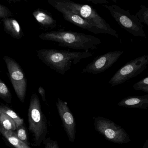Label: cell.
Returning <instances> with one entry per match:
<instances>
[{"label": "cell", "instance_id": "25", "mask_svg": "<svg viewBox=\"0 0 148 148\" xmlns=\"http://www.w3.org/2000/svg\"><path fill=\"white\" fill-rule=\"evenodd\" d=\"M39 93L41 96L42 100L44 102H46V92L44 88L42 86H40L38 90Z\"/></svg>", "mask_w": 148, "mask_h": 148}, {"label": "cell", "instance_id": "18", "mask_svg": "<svg viewBox=\"0 0 148 148\" xmlns=\"http://www.w3.org/2000/svg\"><path fill=\"white\" fill-rule=\"evenodd\" d=\"M0 98L8 103H12V95L8 86L0 78Z\"/></svg>", "mask_w": 148, "mask_h": 148}, {"label": "cell", "instance_id": "24", "mask_svg": "<svg viewBox=\"0 0 148 148\" xmlns=\"http://www.w3.org/2000/svg\"><path fill=\"white\" fill-rule=\"evenodd\" d=\"M87 1L92 2L95 5H107L109 4V1L107 0H87Z\"/></svg>", "mask_w": 148, "mask_h": 148}, {"label": "cell", "instance_id": "4", "mask_svg": "<svg viewBox=\"0 0 148 148\" xmlns=\"http://www.w3.org/2000/svg\"><path fill=\"white\" fill-rule=\"evenodd\" d=\"M29 131L33 137V146H40L47 133L46 119L42 111L40 101L36 93L31 97L28 111Z\"/></svg>", "mask_w": 148, "mask_h": 148}, {"label": "cell", "instance_id": "2", "mask_svg": "<svg viewBox=\"0 0 148 148\" xmlns=\"http://www.w3.org/2000/svg\"><path fill=\"white\" fill-rule=\"evenodd\" d=\"M89 52L70 51L54 49H42L37 51L40 60L52 70L64 75L73 64L92 56Z\"/></svg>", "mask_w": 148, "mask_h": 148}, {"label": "cell", "instance_id": "20", "mask_svg": "<svg viewBox=\"0 0 148 148\" xmlns=\"http://www.w3.org/2000/svg\"><path fill=\"white\" fill-rule=\"evenodd\" d=\"M15 133L17 137L20 140H21L22 142L27 145H29L28 135L25 126L24 124L17 128L16 130L15 131Z\"/></svg>", "mask_w": 148, "mask_h": 148}, {"label": "cell", "instance_id": "9", "mask_svg": "<svg viewBox=\"0 0 148 148\" xmlns=\"http://www.w3.org/2000/svg\"><path fill=\"white\" fill-rule=\"evenodd\" d=\"M123 51H110L97 56L83 69L84 73L97 74L111 67L123 53Z\"/></svg>", "mask_w": 148, "mask_h": 148}, {"label": "cell", "instance_id": "22", "mask_svg": "<svg viewBox=\"0 0 148 148\" xmlns=\"http://www.w3.org/2000/svg\"><path fill=\"white\" fill-rule=\"evenodd\" d=\"M13 14L11 10L0 3V21L6 18H11Z\"/></svg>", "mask_w": 148, "mask_h": 148}, {"label": "cell", "instance_id": "17", "mask_svg": "<svg viewBox=\"0 0 148 148\" xmlns=\"http://www.w3.org/2000/svg\"><path fill=\"white\" fill-rule=\"evenodd\" d=\"M0 125L7 130L15 132L17 129L14 121L6 114L0 112Z\"/></svg>", "mask_w": 148, "mask_h": 148}, {"label": "cell", "instance_id": "5", "mask_svg": "<svg viewBox=\"0 0 148 148\" xmlns=\"http://www.w3.org/2000/svg\"><path fill=\"white\" fill-rule=\"evenodd\" d=\"M107 9L112 17L123 29L134 37L146 38L144 26L135 16L130 13L129 10H125L115 5H103Z\"/></svg>", "mask_w": 148, "mask_h": 148}, {"label": "cell", "instance_id": "26", "mask_svg": "<svg viewBox=\"0 0 148 148\" xmlns=\"http://www.w3.org/2000/svg\"><path fill=\"white\" fill-rule=\"evenodd\" d=\"M143 148H148V139H147L145 141V143L143 146Z\"/></svg>", "mask_w": 148, "mask_h": 148}, {"label": "cell", "instance_id": "7", "mask_svg": "<svg viewBox=\"0 0 148 148\" xmlns=\"http://www.w3.org/2000/svg\"><path fill=\"white\" fill-rule=\"evenodd\" d=\"M148 55H143L126 63L113 75L109 80L112 86L123 84L142 73L147 68Z\"/></svg>", "mask_w": 148, "mask_h": 148}, {"label": "cell", "instance_id": "16", "mask_svg": "<svg viewBox=\"0 0 148 148\" xmlns=\"http://www.w3.org/2000/svg\"><path fill=\"white\" fill-rule=\"evenodd\" d=\"M0 112L5 113L11 117L15 122L17 128L24 124L23 119L21 118L15 112L7 106L2 104L0 105Z\"/></svg>", "mask_w": 148, "mask_h": 148}, {"label": "cell", "instance_id": "3", "mask_svg": "<svg viewBox=\"0 0 148 148\" xmlns=\"http://www.w3.org/2000/svg\"><path fill=\"white\" fill-rule=\"evenodd\" d=\"M47 1L50 5L59 6L77 14L103 31L105 34H110L118 38L117 32L112 28L106 21L99 15L97 10L91 6L76 3L70 0H48Z\"/></svg>", "mask_w": 148, "mask_h": 148}, {"label": "cell", "instance_id": "1", "mask_svg": "<svg viewBox=\"0 0 148 148\" xmlns=\"http://www.w3.org/2000/svg\"><path fill=\"white\" fill-rule=\"evenodd\" d=\"M39 38L42 40L58 43L61 47L86 52L98 49L102 42L100 39L92 35L62 30L42 33Z\"/></svg>", "mask_w": 148, "mask_h": 148}, {"label": "cell", "instance_id": "15", "mask_svg": "<svg viewBox=\"0 0 148 148\" xmlns=\"http://www.w3.org/2000/svg\"><path fill=\"white\" fill-rule=\"evenodd\" d=\"M0 132L8 142L15 148H31L30 146L20 140L15 132L7 130L0 125Z\"/></svg>", "mask_w": 148, "mask_h": 148}, {"label": "cell", "instance_id": "14", "mask_svg": "<svg viewBox=\"0 0 148 148\" xmlns=\"http://www.w3.org/2000/svg\"><path fill=\"white\" fill-rule=\"evenodd\" d=\"M5 32L14 38L21 39L24 36L22 27L18 21L12 18H6L2 20Z\"/></svg>", "mask_w": 148, "mask_h": 148}, {"label": "cell", "instance_id": "23", "mask_svg": "<svg viewBox=\"0 0 148 148\" xmlns=\"http://www.w3.org/2000/svg\"><path fill=\"white\" fill-rule=\"evenodd\" d=\"M43 143L45 144V148H59L57 141L52 140L51 138H46Z\"/></svg>", "mask_w": 148, "mask_h": 148}, {"label": "cell", "instance_id": "8", "mask_svg": "<svg viewBox=\"0 0 148 148\" xmlns=\"http://www.w3.org/2000/svg\"><path fill=\"white\" fill-rule=\"evenodd\" d=\"M6 64L10 81L18 98L22 103L25 102L27 80L23 69L12 58L5 56L3 58Z\"/></svg>", "mask_w": 148, "mask_h": 148}, {"label": "cell", "instance_id": "12", "mask_svg": "<svg viewBox=\"0 0 148 148\" xmlns=\"http://www.w3.org/2000/svg\"><path fill=\"white\" fill-rule=\"evenodd\" d=\"M32 15L38 24L45 29H54L58 26L57 21L51 13L47 10L38 8L34 11Z\"/></svg>", "mask_w": 148, "mask_h": 148}, {"label": "cell", "instance_id": "21", "mask_svg": "<svg viewBox=\"0 0 148 148\" xmlns=\"http://www.w3.org/2000/svg\"><path fill=\"white\" fill-rule=\"evenodd\" d=\"M136 90H141L148 93V77H146L135 83L132 86Z\"/></svg>", "mask_w": 148, "mask_h": 148}, {"label": "cell", "instance_id": "6", "mask_svg": "<svg viewBox=\"0 0 148 148\" xmlns=\"http://www.w3.org/2000/svg\"><path fill=\"white\" fill-rule=\"evenodd\" d=\"M96 131L108 141L119 144H125L131 141L127 132L122 126L103 117L93 118Z\"/></svg>", "mask_w": 148, "mask_h": 148}, {"label": "cell", "instance_id": "19", "mask_svg": "<svg viewBox=\"0 0 148 148\" xmlns=\"http://www.w3.org/2000/svg\"><path fill=\"white\" fill-rule=\"evenodd\" d=\"M135 16L139 20L141 24L143 23L148 26V8L145 6L141 5L140 9L136 13Z\"/></svg>", "mask_w": 148, "mask_h": 148}, {"label": "cell", "instance_id": "13", "mask_svg": "<svg viewBox=\"0 0 148 148\" xmlns=\"http://www.w3.org/2000/svg\"><path fill=\"white\" fill-rule=\"evenodd\" d=\"M118 105L126 108L146 110L148 106V94L127 97L119 102Z\"/></svg>", "mask_w": 148, "mask_h": 148}, {"label": "cell", "instance_id": "11", "mask_svg": "<svg viewBox=\"0 0 148 148\" xmlns=\"http://www.w3.org/2000/svg\"><path fill=\"white\" fill-rule=\"evenodd\" d=\"M51 5L58 12L62 13L64 19L66 21L94 34H104L103 31L99 29L77 14L59 6L55 5Z\"/></svg>", "mask_w": 148, "mask_h": 148}, {"label": "cell", "instance_id": "10", "mask_svg": "<svg viewBox=\"0 0 148 148\" xmlns=\"http://www.w3.org/2000/svg\"><path fill=\"white\" fill-rule=\"evenodd\" d=\"M56 106L68 139L71 143H73L76 139V125L73 115L67 103L59 98Z\"/></svg>", "mask_w": 148, "mask_h": 148}]
</instances>
